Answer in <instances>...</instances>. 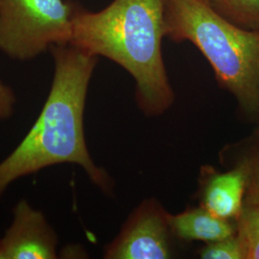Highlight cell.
<instances>
[{
  "label": "cell",
  "mask_w": 259,
  "mask_h": 259,
  "mask_svg": "<svg viewBox=\"0 0 259 259\" xmlns=\"http://www.w3.org/2000/svg\"><path fill=\"white\" fill-rule=\"evenodd\" d=\"M50 52L54 73L47 101L25 138L0 162V198L20 178L65 163L82 167L94 185L112 194L113 181L93 161L83 130L87 95L98 57L69 44L51 47Z\"/></svg>",
  "instance_id": "6da1fadb"
},
{
  "label": "cell",
  "mask_w": 259,
  "mask_h": 259,
  "mask_svg": "<svg viewBox=\"0 0 259 259\" xmlns=\"http://www.w3.org/2000/svg\"><path fill=\"white\" fill-rule=\"evenodd\" d=\"M164 0H112L99 12L80 4L69 45L120 65L136 81V101L159 116L175 100L162 56Z\"/></svg>",
  "instance_id": "7a4b0ae2"
},
{
  "label": "cell",
  "mask_w": 259,
  "mask_h": 259,
  "mask_svg": "<svg viewBox=\"0 0 259 259\" xmlns=\"http://www.w3.org/2000/svg\"><path fill=\"white\" fill-rule=\"evenodd\" d=\"M164 35L194 45L241 113L259 122V32L232 24L205 0H164Z\"/></svg>",
  "instance_id": "3957f363"
},
{
  "label": "cell",
  "mask_w": 259,
  "mask_h": 259,
  "mask_svg": "<svg viewBox=\"0 0 259 259\" xmlns=\"http://www.w3.org/2000/svg\"><path fill=\"white\" fill-rule=\"evenodd\" d=\"M79 5L72 0H0V51L24 62L68 45Z\"/></svg>",
  "instance_id": "277c9868"
},
{
  "label": "cell",
  "mask_w": 259,
  "mask_h": 259,
  "mask_svg": "<svg viewBox=\"0 0 259 259\" xmlns=\"http://www.w3.org/2000/svg\"><path fill=\"white\" fill-rule=\"evenodd\" d=\"M175 238L170 213L156 199H147L131 213L118 235L105 248L104 258H171Z\"/></svg>",
  "instance_id": "5b68a950"
},
{
  "label": "cell",
  "mask_w": 259,
  "mask_h": 259,
  "mask_svg": "<svg viewBox=\"0 0 259 259\" xmlns=\"http://www.w3.org/2000/svg\"><path fill=\"white\" fill-rule=\"evenodd\" d=\"M58 236L44 213L20 200L13 221L0 237V259L57 258Z\"/></svg>",
  "instance_id": "8992f818"
},
{
  "label": "cell",
  "mask_w": 259,
  "mask_h": 259,
  "mask_svg": "<svg viewBox=\"0 0 259 259\" xmlns=\"http://www.w3.org/2000/svg\"><path fill=\"white\" fill-rule=\"evenodd\" d=\"M246 191V177L239 166L219 171L211 165L201 168L199 205L215 216L235 221L240 215Z\"/></svg>",
  "instance_id": "52a82bcc"
},
{
  "label": "cell",
  "mask_w": 259,
  "mask_h": 259,
  "mask_svg": "<svg viewBox=\"0 0 259 259\" xmlns=\"http://www.w3.org/2000/svg\"><path fill=\"white\" fill-rule=\"evenodd\" d=\"M170 224L177 239L185 242L202 241L207 244L236 233L235 221L217 217L201 205L170 214Z\"/></svg>",
  "instance_id": "ba28073f"
},
{
  "label": "cell",
  "mask_w": 259,
  "mask_h": 259,
  "mask_svg": "<svg viewBox=\"0 0 259 259\" xmlns=\"http://www.w3.org/2000/svg\"><path fill=\"white\" fill-rule=\"evenodd\" d=\"M221 157L231 162L228 166H239L245 174L244 204L259 207V136L226 147Z\"/></svg>",
  "instance_id": "9c48e42d"
},
{
  "label": "cell",
  "mask_w": 259,
  "mask_h": 259,
  "mask_svg": "<svg viewBox=\"0 0 259 259\" xmlns=\"http://www.w3.org/2000/svg\"><path fill=\"white\" fill-rule=\"evenodd\" d=\"M210 5L232 24L259 32V0H211Z\"/></svg>",
  "instance_id": "30bf717a"
},
{
  "label": "cell",
  "mask_w": 259,
  "mask_h": 259,
  "mask_svg": "<svg viewBox=\"0 0 259 259\" xmlns=\"http://www.w3.org/2000/svg\"><path fill=\"white\" fill-rule=\"evenodd\" d=\"M236 223V234L245 250L246 259H259V207L243 205Z\"/></svg>",
  "instance_id": "8fae6325"
},
{
  "label": "cell",
  "mask_w": 259,
  "mask_h": 259,
  "mask_svg": "<svg viewBox=\"0 0 259 259\" xmlns=\"http://www.w3.org/2000/svg\"><path fill=\"white\" fill-rule=\"evenodd\" d=\"M199 255L204 259H246L243 245L236 233L221 240L204 244Z\"/></svg>",
  "instance_id": "7c38bea8"
},
{
  "label": "cell",
  "mask_w": 259,
  "mask_h": 259,
  "mask_svg": "<svg viewBox=\"0 0 259 259\" xmlns=\"http://www.w3.org/2000/svg\"><path fill=\"white\" fill-rule=\"evenodd\" d=\"M17 103V97L12 88L0 80V120L10 118Z\"/></svg>",
  "instance_id": "4fadbf2b"
},
{
  "label": "cell",
  "mask_w": 259,
  "mask_h": 259,
  "mask_svg": "<svg viewBox=\"0 0 259 259\" xmlns=\"http://www.w3.org/2000/svg\"><path fill=\"white\" fill-rule=\"evenodd\" d=\"M254 135H257V136H259V125L257 126L256 130H255V132H254Z\"/></svg>",
  "instance_id": "5bb4252c"
},
{
  "label": "cell",
  "mask_w": 259,
  "mask_h": 259,
  "mask_svg": "<svg viewBox=\"0 0 259 259\" xmlns=\"http://www.w3.org/2000/svg\"><path fill=\"white\" fill-rule=\"evenodd\" d=\"M205 1H207L208 3H210V1H211V0H205Z\"/></svg>",
  "instance_id": "9a60e30c"
}]
</instances>
